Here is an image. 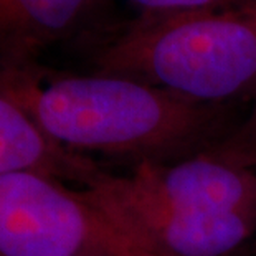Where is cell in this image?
<instances>
[{
  "label": "cell",
  "instance_id": "9",
  "mask_svg": "<svg viewBox=\"0 0 256 256\" xmlns=\"http://www.w3.org/2000/svg\"><path fill=\"white\" fill-rule=\"evenodd\" d=\"M138 10V17H159L197 10H215L244 5L256 0H126Z\"/></svg>",
  "mask_w": 256,
  "mask_h": 256
},
{
  "label": "cell",
  "instance_id": "1",
  "mask_svg": "<svg viewBox=\"0 0 256 256\" xmlns=\"http://www.w3.org/2000/svg\"><path fill=\"white\" fill-rule=\"evenodd\" d=\"M0 92L62 149L132 167L202 154L236 124L233 106L198 104L124 76L66 73L38 62L0 66Z\"/></svg>",
  "mask_w": 256,
  "mask_h": 256
},
{
  "label": "cell",
  "instance_id": "3",
  "mask_svg": "<svg viewBox=\"0 0 256 256\" xmlns=\"http://www.w3.org/2000/svg\"><path fill=\"white\" fill-rule=\"evenodd\" d=\"M140 256L84 188L34 170L0 172V256Z\"/></svg>",
  "mask_w": 256,
  "mask_h": 256
},
{
  "label": "cell",
  "instance_id": "4",
  "mask_svg": "<svg viewBox=\"0 0 256 256\" xmlns=\"http://www.w3.org/2000/svg\"><path fill=\"white\" fill-rule=\"evenodd\" d=\"M81 188L178 214L226 215L256 210V172L205 152L172 164H140L122 176L100 167Z\"/></svg>",
  "mask_w": 256,
  "mask_h": 256
},
{
  "label": "cell",
  "instance_id": "2",
  "mask_svg": "<svg viewBox=\"0 0 256 256\" xmlns=\"http://www.w3.org/2000/svg\"><path fill=\"white\" fill-rule=\"evenodd\" d=\"M92 72L187 101L235 106L256 98V2L138 17L91 32Z\"/></svg>",
  "mask_w": 256,
  "mask_h": 256
},
{
  "label": "cell",
  "instance_id": "10",
  "mask_svg": "<svg viewBox=\"0 0 256 256\" xmlns=\"http://www.w3.org/2000/svg\"><path fill=\"white\" fill-rule=\"evenodd\" d=\"M84 256H118V254H114L110 250H92V252L86 253Z\"/></svg>",
  "mask_w": 256,
  "mask_h": 256
},
{
  "label": "cell",
  "instance_id": "6",
  "mask_svg": "<svg viewBox=\"0 0 256 256\" xmlns=\"http://www.w3.org/2000/svg\"><path fill=\"white\" fill-rule=\"evenodd\" d=\"M108 0H0V66H17L46 48L91 34Z\"/></svg>",
  "mask_w": 256,
  "mask_h": 256
},
{
  "label": "cell",
  "instance_id": "7",
  "mask_svg": "<svg viewBox=\"0 0 256 256\" xmlns=\"http://www.w3.org/2000/svg\"><path fill=\"white\" fill-rule=\"evenodd\" d=\"M100 167L94 159L53 144L12 100L0 92V172L34 170L81 188Z\"/></svg>",
  "mask_w": 256,
  "mask_h": 256
},
{
  "label": "cell",
  "instance_id": "8",
  "mask_svg": "<svg viewBox=\"0 0 256 256\" xmlns=\"http://www.w3.org/2000/svg\"><path fill=\"white\" fill-rule=\"evenodd\" d=\"M226 164L256 172V98L248 114L236 122L220 140L205 150Z\"/></svg>",
  "mask_w": 256,
  "mask_h": 256
},
{
  "label": "cell",
  "instance_id": "5",
  "mask_svg": "<svg viewBox=\"0 0 256 256\" xmlns=\"http://www.w3.org/2000/svg\"><path fill=\"white\" fill-rule=\"evenodd\" d=\"M84 190L140 256H235L256 235V210L178 214Z\"/></svg>",
  "mask_w": 256,
  "mask_h": 256
}]
</instances>
